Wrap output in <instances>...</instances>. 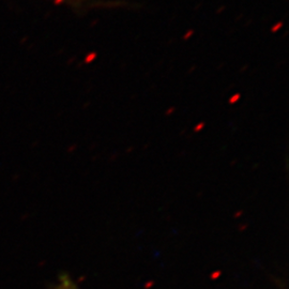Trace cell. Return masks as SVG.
<instances>
[{"label": "cell", "mask_w": 289, "mask_h": 289, "mask_svg": "<svg viewBox=\"0 0 289 289\" xmlns=\"http://www.w3.org/2000/svg\"><path fill=\"white\" fill-rule=\"evenodd\" d=\"M59 278L60 280H59L57 289H79L68 275H62Z\"/></svg>", "instance_id": "1"}]
</instances>
